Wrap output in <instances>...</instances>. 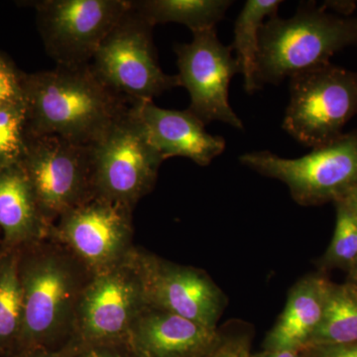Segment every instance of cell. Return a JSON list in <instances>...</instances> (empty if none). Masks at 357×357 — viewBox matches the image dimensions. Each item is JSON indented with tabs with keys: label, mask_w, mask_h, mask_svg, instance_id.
Listing matches in <instances>:
<instances>
[{
	"label": "cell",
	"mask_w": 357,
	"mask_h": 357,
	"mask_svg": "<svg viewBox=\"0 0 357 357\" xmlns=\"http://www.w3.org/2000/svg\"><path fill=\"white\" fill-rule=\"evenodd\" d=\"M28 137L56 135L93 145L133 103L115 93L91 64L22 73Z\"/></svg>",
	"instance_id": "cell-1"
},
{
	"label": "cell",
	"mask_w": 357,
	"mask_h": 357,
	"mask_svg": "<svg viewBox=\"0 0 357 357\" xmlns=\"http://www.w3.org/2000/svg\"><path fill=\"white\" fill-rule=\"evenodd\" d=\"M23 325L16 356L56 351L72 342L77 305L91 272L48 238L20 248Z\"/></svg>",
	"instance_id": "cell-2"
},
{
	"label": "cell",
	"mask_w": 357,
	"mask_h": 357,
	"mask_svg": "<svg viewBox=\"0 0 357 357\" xmlns=\"http://www.w3.org/2000/svg\"><path fill=\"white\" fill-rule=\"evenodd\" d=\"M357 45V16L328 13L325 6L302 7L293 17L265 21L260 31L258 86L330 63L335 53Z\"/></svg>",
	"instance_id": "cell-3"
},
{
	"label": "cell",
	"mask_w": 357,
	"mask_h": 357,
	"mask_svg": "<svg viewBox=\"0 0 357 357\" xmlns=\"http://www.w3.org/2000/svg\"><path fill=\"white\" fill-rule=\"evenodd\" d=\"M239 161L260 175L283 182L300 206L335 204L357 187V129L301 158L259 151L243 154Z\"/></svg>",
	"instance_id": "cell-4"
},
{
	"label": "cell",
	"mask_w": 357,
	"mask_h": 357,
	"mask_svg": "<svg viewBox=\"0 0 357 357\" xmlns=\"http://www.w3.org/2000/svg\"><path fill=\"white\" fill-rule=\"evenodd\" d=\"M357 114V72L328 64L290 77L283 128L307 147L337 139Z\"/></svg>",
	"instance_id": "cell-5"
},
{
	"label": "cell",
	"mask_w": 357,
	"mask_h": 357,
	"mask_svg": "<svg viewBox=\"0 0 357 357\" xmlns=\"http://www.w3.org/2000/svg\"><path fill=\"white\" fill-rule=\"evenodd\" d=\"M153 28L134 10L131 0V8L103 39L89 63L103 83L132 102L153 100L180 86L177 75H167L160 67Z\"/></svg>",
	"instance_id": "cell-6"
},
{
	"label": "cell",
	"mask_w": 357,
	"mask_h": 357,
	"mask_svg": "<svg viewBox=\"0 0 357 357\" xmlns=\"http://www.w3.org/2000/svg\"><path fill=\"white\" fill-rule=\"evenodd\" d=\"M91 150L96 196L134 208L153 190L164 160L150 142L132 107L91 145Z\"/></svg>",
	"instance_id": "cell-7"
},
{
	"label": "cell",
	"mask_w": 357,
	"mask_h": 357,
	"mask_svg": "<svg viewBox=\"0 0 357 357\" xmlns=\"http://www.w3.org/2000/svg\"><path fill=\"white\" fill-rule=\"evenodd\" d=\"M20 165L51 225L96 196L91 145L56 135L28 137Z\"/></svg>",
	"instance_id": "cell-8"
},
{
	"label": "cell",
	"mask_w": 357,
	"mask_h": 357,
	"mask_svg": "<svg viewBox=\"0 0 357 357\" xmlns=\"http://www.w3.org/2000/svg\"><path fill=\"white\" fill-rule=\"evenodd\" d=\"M45 50L56 66L93 60L103 39L131 8V0H40L30 2Z\"/></svg>",
	"instance_id": "cell-9"
},
{
	"label": "cell",
	"mask_w": 357,
	"mask_h": 357,
	"mask_svg": "<svg viewBox=\"0 0 357 357\" xmlns=\"http://www.w3.org/2000/svg\"><path fill=\"white\" fill-rule=\"evenodd\" d=\"M132 211L126 204L95 196L61 215L49 238L98 273L128 259L136 248Z\"/></svg>",
	"instance_id": "cell-10"
},
{
	"label": "cell",
	"mask_w": 357,
	"mask_h": 357,
	"mask_svg": "<svg viewBox=\"0 0 357 357\" xmlns=\"http://www.w3.org/2000/svg\"><path fill=\"white\" fill-rule=\"evenodd\" d=\"M134 250L123 262L91 274L77 305L73 342L128 340L134 319L146 305Z\"/></svg>",
	"instance_id": "cell-11"
},
{
	"label": "cell",
	"mask_w": 357,
	"mask_h": 357,
	"mask_svg": "<svg viewBox=\"0 0 357 357\" xmlns=\"http://www.w3.org/2000/svg\"><path fill=\"white\" fill-rule=\"evenodd\" d=\"M178 81L189 93L191 103L188 110L204 122L222 121L232 128L243 129V121L229 102L230 81L241 74L231 46L218 39L217 29L192 32L190 43L177 44Z\"/></svg>",
	"instance_id": "cell-12"
},
{
	"label": "cell",
	"mask_w": 357,
	"mask_h": 357,
	"mask_svg": "<svg viewBox=\"0 0 357 357\" xmlns=\"http://www.w3.org/2000/svg\"><path fill=\"white\" fill-rule=\"evenodd\" d=\"M145 304L217 330L227 298L204 270L177 264L141 248L134 250Z\"/></svg>",
	"instance_id": "cell-13"
},
{
	"label": "cell",
	"mask_w": 357,
	"mask_h": 357,
	"mask_svg": "<svg viewBox=\"0 0 357 357\" xmlns=\"http://www.w3.org/2000/svg\"><path fill=\"white\" fill-rule=\"evenodd\" d=\"M132 110L164 161L184 157L204 167L225 151V139L208 133L206 124L188 109H161L147 100L134 103Z\"/></svg>",
	"instance_id": "cell-14"
},
{
	"label": "cell",
	"mask_w": 357,
	"mask_h": 357,
	"mask_svg": "<svg viewBox=\"0 0 357 357\" xmlns=\"http://www.w3.org/2000/svg\"><path fill=\"white\" fill-rule=\"evenodd\" d=\"M218 337V328L145 305L134 319L128 342L137 357H201Z\"/></svg>",
	"instance_id": "cell-15"
},
{
	"label": "cell",
	"mask_w": 357,
	"mask_h": 357,
	"mask_svg": "<svg viewBox=\"0 0 357 357\" xmlns=\"http://www.w3.org/2000/svg\"><path fill=\"white\" fill-rule=\"evenodd\" d=\"M332 285L321 271L296 282L283 312L265 337L264 349H305L321 326Z\"/></svg>",
	"instance_id": "cell-16"
},
{
	"label": "cell",
	"mask_w": 357,
	"mask_h": 357,
	"mask_svg": "<svg viewBox=\"0 0 357 357\" xmlns=\"http://www.w3.org/2000/svg\"><path fill=\"white\" fill-rule=\"evenodd\" d=\"M47 220L21 165L0 170V245L22 248L48 239Z\"/></svg>",
	"instance_id": "cell-17"
},
{
	"label": "cell",
	"mask_w": 357,
	"mask_h": 357,
	"mask_svg": "<svg viewBox=\"0 0 357 357\" xmlns=\"http://www.w3.org/2000/svg\"><path fill=\"white\" fill-rule=\"evenodd\" d=\"M20 248L0 245V357L17 354L23 325Z\"/></svg>",
	"instance_id": "cell-18"
},
{
	"label": "cell",
	"mask_w": 357,
	"mask_h": 357,
	"mask_svg": "<svg viewBox=\"0 0 357 357\" xmlns=\"http://www.w3.org/2000/svg\"><path fill=\"white\" fill-rule=\"evenodd\" d=\"M232 3L229 0H139L132 1V7L154 27L180 23L196 32L215 28Z\"/></svg>",
	"instance_id": "cell-19"
},
{
	"label": "cell",
	"mask_w": 357,
	"mask_h": 357,
	"mask_svg": "<svg viewBox=\"0 0 357 357\" xmlns=\"http://www.w3.org/2000/svg\"><path fill=\"white\" fill-rule=\"evenodd\" d=\"M281 3L280 0H248L234 24V40L230 46L236 51L246 93L260 89L256 79L260 31L266 20L277 16Z\"/></svg>",
	"instance_id": "cell-20"
},
{
	"label": "cell",
	"mask_w": 357,
	"mask_h": 357,
	"mask_svg": "<svg viewBox=\"0 0 357 357\" xmlns=\"http://www.w3.org/2000/svg\"><path fill=\"white\" fill-rule=\"evenodd\" d=\"M357 344V291L333 283L321 326L307 347Z\"/></svg>",
	"instance_id": "cell-21"
},
{
	"label": "cell",
	"mask_w": 357,
	"mask_h": 357,
	"mask_svg": "<svg viewBox=\"0 0 357 357\" xmlns=\"http://www.w3.org/2000/svg\"><path fill=\"white\" fill-rule=\"evenodd\" d=\"M337 220L332 241L319 260V271L349 272L357 264V218L344 199L335 202Z\"/></svg>",
	"instance_id": "cell-22"
},
{
	"label": "cell",
	"mask_w": 357,
	"mask_h": 357,
	"mask_svg": "<svg viewBox=\"0 0 357 357\" xmlns=\"http://www.w3.org/2000/svg\"><path fill=\"white\" fill-rule=\"evenodd\" d=\"M27 143L24 100L0 107V170L20 165Z\"/></svg>",
	"instance_id": "cell-23"
},
{
	"label": "cell",
	"mask_w": 357,
	"mask_h": 357,
	"mask_svg": "<svg viewBox=\"0 0 357 357\" xmlns=\"http://www.w3.org/2000/svg\"><path fill=\"white\" fill-rule=\"evenodd\" d=\"M252 326L241 319H232L218 328L215 344L201 357H250Z\"/></svg>",
	"instance_id": "cell-24"
},
{
	"label": "cell",
	"mask_w": 357,
	"mask_h": 357,
	"mask_svg": "<svg viewBox=\"0 0 357 357\" xmlns=\"http://www.w3.org/2000/svg\"><path fill=\"white\" fill-rule=\"evenodd\" d=\"M21 76L6 58L0 61V107L24 100Z\"/></svg>",
	"instance_id": "cell-25"
},
{
	"label": "cell",
	"mask_w": 357,
	"mask_h": 357,
	"mask_svg": "<svg viewBox=\"0 0 357 357\" xmlns=\"http://www.w3.org/2000/svg\"><path fill=\"white\" fill-rule=\"evenodd\" d=\"M74 344L73 357H137L128 340Z\"/></svg>",
	"instance_id": "cell-26"
},
{
	"label": "cell",
	"mask_w": 357,
	"mask_h": 357,
	"mask_svg": "<svg viewBox=\"0 0 357 357\" xmlns=\"http://www.w3.org/2000/svg\"><path fill=\"white\" fill-rule=\"evenodd\" d=\"M305 357H357V344L314 345L303 349Z\"/></svg>",
	"instance_id": "cell-27"
},
{
	"label": "cell",
	"mask_w": 357,
	"mask_h": 357,
	"mask_svg": "<svg viewBox=\"0 0 357 357\" xmlns=\"http://www.w3.org/2000/svg\"><path fill=\"white\" fill-rule=\"evenodd\" d=\"M74 356V344H69L56 351H33L24 352L13 357H73Z\"/></svg>",
	"instance_id": "cell-28"
},
{
	"label": "cell",
	"mask_w": 357,
	"mask_h": 357,
	"mask_svg": "<svg viewBox=\"0 0 357 357\" xmlns=\"http://www.w3.org/2000/svg\"><path fill=\"white\" fill-rule=\"evenodd\" d=\"M250 357H305L302 349H277L267 351L264 349L258 354H251Z\"/></svg>",
	"instance_id": "cell-29"
},
{
	"label": "cell",
	"mask_w": 357,
	"mask_h": 357,
	"mask_svg": "<svg viewBox=\"0 0 357 357\" xmlns=\"http://www.w3.org/2000/svg\"><path fill=\"white\" fill-rule=\"evenodd\" d=\"M347 204H349V208L354 211V215L357 218V187L354 188V190L344 199Z\"/></svg>",
	"instance_id": "cell-30"
},
{
	"label": "cell",
	"mask_w": 357,
	"mask_h": 357,
	"mask_svg": "<svg viewBox=\"0 0 357 357\" xmlns=\"http://www.w3.org/2000/svg\"><path fill=\"white\" fill-rule=\"evenodd\" d=\"M345 283L349 284L354 290L357 291V264L347 272V279Z\"/></svg>",
	"instance_id": "cell-31"
},
{
	"label": "cell",
	"mask_w": 357,
	"mask_h": 357,
	"mask_svg": "<svg viewBox=\"0 0 357 357\" xmlns=\"http://www.w3.org/2000/svg\"><path fill=\"white\" fill-rule=\"evenodd\" d=\"M3 58H4L3 56H2L1 54H0V61H1L2 59H3Z\"/></svg>",
	"instance_id": "cell-32"
},
{
	"label": "cell",
	"mask_w": 357,
	"mask_h": 357,
	"mask_svg": "<svg viewBox=\"0 0 357 357\" xmlns=\"http://www.w3.org/2000/svg\"><path fill=\"white\" fill-rule=\"evenodd\" d=\"M0 244H1V236H0Z\"/></svg>",
	"instance_id": "cell-33"
}]
</instances>
